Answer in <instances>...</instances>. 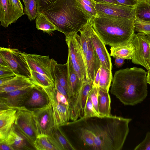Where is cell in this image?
Here are the masks:
<instances>
[{
	"mask_svg": "<svg viewBox=\"0 0 150 150\" xmlns=\"http://www.w3.org/2000/svg\"><path fill=\"white\" fill-rule=\"evenodd\" d=\"M146 81L147 83L150 85V72L147 71L146 76Z\"/></svg>",
	"mask_w": 150,
	"mask_h": 150,
	"instance_id": "cell-52",
	"label": "cell"
},
{
	"mask_svg": "<svg viewBox=\"0 0 150 150\" xmlns=\"http://www.w3.org/2000/svg\"><path fill=\"white\" fill-rule=\"evenodd\" d=\"M110 55L116 57L131 60L134 52V47L130 43L128 45L122 46L111 47Z\"/></svg>",
	"mask_w": 150,
	"mask_h": 150,
	"instance_id": "cell-27",
	"label": "cell"
},
{
	"mask_svg": "<svg viewBox=\"0 0 150 150\" xmlns=\"http://www.w3.org/2000/svg\"><path fill=\"white\" fill-rule=\"evenodd\" d=\"M16 75L15 74L0 78V86L6 83L14 78Z\"/></svg>",
	"mask_w": 150,
	"mask_h": 150,
	"instance_id": "cell-47",
	"label": "cell"
},
{
	"mask_svg": "<svg viewBox=\"0 0 150 150\" xmlns=\"http://www.w3.org/2000/svg\"><path fill=\"white\" fill-rule=\"evenodd\" d=\"M8 1L12 9L20 17L25 14L23 5L20 0H8Z\"/></svg>",
	"mask_w": 150,
	"mask_h": 150,
	"instance_id": "cell-38",
	"label": "cell"
},
{
	"mask_svg": "<svg viewBox=\"0 0 150 150\" xmlns=\"http://www.w3.org/2000/svg\"><path fill=\"white\" fill-rule=\"evenodd\" d=\"M134 26L137 32L146 35L150 39V23L135 18L134 20Z\"/></svg>",
	"mask_w": 150,
	"mask_h": 150,
	"instance_id": "cell-35",
	"label": "cell"
},
{
	"mask_svg": "<svg viewBox=\"0 0 150 150\" xmlns=\"http://www.w3.org/2000/svg\"><path fill=\"white\" fill-rule=\"evenodd\" d=\"M91 23L96 32L105 44L111 47L128 45L134 33L133 19L98 15L91 19Z\"/></svg>",
	"mask_w": 150,
	"mask_h": 150,
	"instance_id": "cell-4",
	"label": "cell"
},
{
	"mask_svg": "<svg viewBox=\"0 0 150 150\" xmlns=\"http://www.w3.org/2000/svg\"><path fill=\"white\" fill-rule=\"evenodd\" d=\"M3 140L12 146L14 150L33 149L27 144L26 140L17 131L14 125L7 137Z\"/></svg>",
	"mask_w": 150,
	"mask_h": 150,
	"instance_id": "cell-25",
	"label": "cell"
},
{
	"mask_svg": "<svg viewBox=\"0 0 150 150\" xmlns=\"http://www.w3.org/2000/svg\"><path fill=\"white\" fill-rule=\"evenodd\" d=\"M65 40L68 47V57L79 78L83 83L89 81L80 35L76 34L66 37Z\"/></svg>",
	"mask_w": 150,
	"mask_h": 150,
	"instance_id": "cell-6",
	"label": "cell"
},
{
	"mask_svg": "<svg viewBox=\"0 0 150 150\" xmlns=\"http://www.w3.org/2000/svg\"><path fill=\"white\" fill-rule=\"evenodd\" d=\"M89 37L93 46L101 62V65L112 70L111 59L105 45L98 36L91 23L90 19L86 24Z\"/></svg>",
	"mask_w": 150,
	"mask_h": 150,
	"instance_id": "cell-14",
	"label": "cell"
},
{
	"mask_svg": "<svg viewBox=\"0 0 150 150\" xmlns=\"http://www.w3.org/2000/svg\"><path fill=\"white\" fill-rule=\"evenodd\" d=\"M120 4L131 7H134L138 3L137 0H116Z\"/></svg>",
	"mask_w": 150,
	"mask_h": 150,
	"instance_id": "cell-45",
	"label": "cell"
},
{
	"mask_svg": "<svg viewBox=\"0 0 150 150\" xmlns=\"http://www.w3.org/2000/svg\"><path fill=\"white\" fill-rule=\"evenodd\" d=\"M0 110V141H2L7 137L14 125L17 109L8 108Z\"/></svg>",
	"mask_w": 150,
	"mask_h": 150,
	"instance_id": "cell-19",
	"label": "cell"
},
{
	"mask_svg": "<svg viewBox=\"0 0 150 150\" xmlns=\"http://www.w3.org/2000/svg\"><path fill=\"white\" fill-rule=\"evenodd\" d=\"M0 150H14L10 145L4 140L0 141Z\"/></svg>",
	"mask_w": 150,
	"mask_h": 150,
	"instance_id": "cell-46",
	"label": "cell"
},
{
	"mask_svg": "<svg viewBox=\"0 0 150 150\" xmlns=\"http://www.w3.org/2000/svg\"><path fill=\"white\" fill-rule=\"evenodd\" d=\"M79 32L80 33V36L81 47L85 57L88 50V35L85 25Z\"/></svg>",
	"mask_w": 150,
	"mask_h": 150,
	"instance_id": "cell-37",
	"label": "cell"
},
{
	"mask_svg": "<svg viewBox=\"0 0 150 150\" xmlns=\"http://www.w3.org/2000/svg\"><path fill=\"white\" fill-rule=\"evenodd\" d=\"M77 6L91 19L98 16L95 3L93 0H76Z\"/></svg>",
	"mask_w": 150,
	"mask_h": 150,
	"instance_id": "cell-30",
	"label": "cell"
},
{
	"mask_svg": "<svg viewBox=\"0 0 150 150\" xmlns=\"http://www.w3.org/2000/svg\"><path fill=\"white\" fill-rule=\"evenodd\" d=\"M115 61V65L118 68L121 67L124 63L125 59L116 57Z\"/></svg>",
	"mask_w": 150,
	"mask_h": 150,
	"instance_id": "cell-48",
	"label": "cell"
},
{
	"mask_svg": "<svg viewBox=\"0 0 150 150\" xmlns=\"http://www.w3.org/2000/svg\"><path fill=\"white\" fill-rule=\"evenodd\" d=\"M109 91L98 87V110L100 117L111 116V99Z\"/></svg>",
	"mask_w": 150,
	"mask_h": 150,
	"instance_id": "cell-24",
	"label": "cell"
},
{
	"mask_svg": "<svg viewBox=\"0 0 150 150\" xmlns=\"http://www.w3.org/2000/svg\"><path fill=\"white\" fill-rule=\"evenodd\" d=\"M68 76V69L67 62L63 64L57 63L55 68V80L59 82L65 88L67 93Z\"/></svg>",
	"mask_w": 150,
	"mask_h": 150,
	"instance_id": "cell-28",
	"label": "cell"
},
{
	"mask_svg": "<svg viewBox=\"0 0 150 150\" xmlns=\"http://www.w3.org/2000/svg\"><path fill=\"white\" fill-rule=\"evenodd\" d=\"M54 87L61 94L64 95L67 98L69 103L70 102V99L68 96L67 93L65 89L57 80H55Z\"/></svg>",
	"mask_w": 150,
	"mask_h": 150,
	"instance_id": "cell-43",
	"label": "cell"
},
{
	"mask_svg": "<svg viewBox=\"0 0 150 150\" xmlns=\"http://www.w3.org/2000/svg\"><path fill=\"white\" fill-rule=\"evenodd\" d=\"M42 87L47 94L51 103L55 125L60 126L68 122L70 120L69 105L62 104L57 102L54 86Z\"/></svg>",
	"mask_w": 150,
	"mask_h": 150,
	"instance_id": "cell-13",
	"label": "cell"
},
{
	"mask_svg": "<svg viewBox=\"0 0 150 150\" xmlns=\"http://www.w3.org/2000/svg\"><path fill=\"white\" fill-rule=\"evenodd\" d=\"M98 87L106 89L109 91L112 79V70L101 66Z\"/></svg>",
	"mask_w": 150,
	"mask_h": 150,
	"instance_id": "cell-33",
	"label": "cell"
},
{
	"mask_svg": "<svg viewBox=\"0 0 150 150\" xmlns=\"http://www.w3.org/2000/svg\"><path fill=\"white\" fill-rule=\"evenodd\" d=\"M24 4L27 3L29 0H22Z\"/></svg>",
	"mask_w": 150,
	"mask_h": 150,
	"instance_id": "cell-53",
	"label": "cell"
},
{
	"mask_svg": "<svg viewBox=\"0 0 150 150\" xmlns=\"http://www.w3.org/2000/svg\"><path fill=\"white\" fill-rule=\"evenodd\" d=\"M15 74L9 67L0 66V78Z\"/></svg>",
	"mask_w": 150,
	"mask_h": 150,
	"instance_id": "cell-42",
	"label": "cell"
},
{
	"mask_svg": "<svg viewBox=\"0 0 150 150\" xmlns=\"http://www.w3.org/2000/svg\"><path fill=\"white\" fill-rule=\"evenodd\" d=\"M137 0L139 1V2H142V1H145V0Z\"/></svg>",
	"mask_w": 150,
	"mask_h": 150,
	"instance_id": "cell-55",
	"label": "cell"
},
{
	"mask_svg": "<svg viewBox=\"0 0 150 150\" xmlns=\"http://www.w3.org/2000/svg\"><path fill=\"white\" fill-rule=\"evenodd\" d=\"M30 69L47 77L55 84V68L57 62L49 56L35 54H30L23 52Z\"/></svg>",
	"mask_w": 150,
	"mask_h": 150,
	"instance_id": "cell-9",
	"label": "cell"
},
{
	"mask_svg": "<svg viewBox=\"0 0 150 150\" xmlns=\"http://www.w3.org/2000/svg\"><path fill=\"white\" fill-rule=\"evenodd\" d=\"M55 93L56 98L58 103L65 105H69V102L66 97L62 94L57 91L56 89Z\"/></svg>",
	"mask_w": 150,
	"mask_h": 150,
	"instance_id": "cell-44",
	"label": "cell"
},
{
	"mask_svg": "<svg viewBox=\"0 0 150 150\" xmlns=\"http://www.w3.org/2000/svg\"><path fill=\"white\" fill-rule=\"evenodd\" d=\"M131 42L134 47L132 62L142 65L150 72V39L146 35L138 33L134 34Z\"/></svg>",
	"mask_w": 150,
	"mask_h": 150,
	"instance_id": "cell-8",
	"label": "cell"
},
{
	"mask_svg": "<svg viewBox=\"0 0 150 150\" xmlns=\"http://www.w3.org/2000/svg\"><path fill=\"white\" fill-rule=\"evenodd\" d=\"M38 134H50L56 126L52 104L32 110Z\"/></svg>",
	"mask_w": 150,
	"mask_h": 150,
	"instance_id": "cell-10",
	"label": "cell"
},
{
	"mask_svg": "<svg viewBox=\"0 0 150 150\" xmlns=\"http://www.w3.org/2000/svg\"><path fill=\"white\" fill-rule=\"evenodd\" d=\"M145 1L150 4V0H145Z\"/></svg>",
	"mask_w": 150,
	"mask_h": 150,
	"instance_id": "cell-54",
	"label": "cell"
},
{
	"mask_svg": "<svg viewBox=\"0 0 150 150\" xmlns=\"http://www.w3.org/2000/svg\"><path fill=\"white\" fill-rule=\"evenodd\" d=\"M147 74L144 70L136 67L116 71L112 80L111 93L125 105L141 103L148 95Z\"/></svg>",
	"mask_w": 150,
	"mask_h": 150,
	"instance_id": "cell-2",
	"label": "cell"
},
{
	"mask_svg": "<svg viewBox=\"0 0 150 150\" xmlns=\"http://www.w3.org/2000/svg\"><path fill=\"white\" fill-rule=\"evenodd\" d=\"M134 9L136 18L150 23V4L145 1L139 2Z\"/></svg>",
	"mask_w": 150,
	"mask_h": 150,
	"instance_id": "cell-29",
	"label": "cell"
},
{
	"mask_svg": "<svg viewBox=\"0 0 150 150\" xmlns=\"http://www.w3.org/2000/svg\"><path fill=\"white\" fill-rule=\"evenodd\" d=\"M95 117H100V116L95 109L91 98L88 95L85 105L84 116L83 117L88 118Z\"/></svg>",
	"mask_w": 150,
	"mask_h": 150,
	"instance_id": "cell-36",
	"label": "cell"
},
{
	"mask_svg": "<svg viewBox=\"0 0 150 150\" xmlns=\"http://www.w3.org/2000/svg\"><path fill=\"white\" fill-rule=\"evenodd\" d=\"M134 150H150V132H147L144 140L134 149Z\"/></svg>",
	"mask_w": 150,
	"mask_h": 150,
	"instance_id": "cell-41",
	"label": "cell"
},
{
	"mask_svg": "<svg viewBox=\"0 0 150 150\" xmlns=\"http://www.w3.org/2000/svg\"><path fill=\"white\" fill-rule=\"evenodd\" d=\"M98 87L93 86L90 91L88 95L91 98L95 109L99 114L98 110Z\"/></svg>",
	"mask_w": 150,
	"mask_h": 150,
	"instance_id": "cell-40",
	"label": "cell"
},
{
	"mask_svg": "<svg viewBox=\"0 0 150 150\" xmlns=\"http://www.w3.org/2000/svg\"><path fill=\"white\" fill-rule=\"evenodd\" d=\"M30 71L31 77L30 79L34 84L42 87L55 86L54 83L47 77L37 71Z\"/></svg>",
	"mask_w": 150,
	"mask_h": 150,
	"instance_id": "cell-32",
	"label": "cell"
},
{
	"mask_svg": "<svg viewBox=\"0 0 150 150\" xmlns=\"http://www.w3.org/2000/svg\"><path fill=\"white\" fill-rule=\"evenodd\" d=\"M93 86V84L89 81L83 83L78 93L70 98L69 103L70 120L75 121L83 117L87 99Z\"/></svg>",
	"mask_w": 150,
	"mask_h": 150,
	"instance_id": "cell-11",
	"label": "cell"
},
{
	"mask_svg": "<svg viewBox=\"0 0 150 150\" xmlns=\"http://www.w3.org/2000/svg\"><path fill=\"white\" fill-rule=\"evenodd\" d=\"M100 69L98 71L94 81L93 83V86L98 87L100 80Z\"/></svg>",
	"mask_w": 150,
	"mask_h": 150,
	"instance_id": "cell-50",
	"label": "cell"
},
{
	"mask_svg": "<svg viewBox=\"0 0 150 150\" xmlns=\"http://www.w3.org/2000/svg\"><path fill=\"white\" fill-rule=\"evenodd\" d=\"M14 126L17 131L34 148L38 134L32 110L24 106L17 108Z\"/></svg>",
	"mask_w": 150,
	"mask_h": 150,
	"instance_id": "cell-5",
	"label": "cell"
},
{
	"mask_svg": "<svg viewBox=\"0 0 150 150\" xmlns=\"http://www.w3.org/2000/svg\"><path fill=\"white\" fill-rule=\"evenodd\" d=\"M24 5V13L31 21L35 20L38 15L37 6L35 0H29Z\"/></svg>",
	"mask_w": 150,
	"mask_h": 150,
	"instance_id": "cell-34",
	"label": "cell"
},
{
	"mask_svg": "<svg viewBox=\"0 0 150 150\" xmlns=\"http://www.w3.org/2000/svg\"><path fill=\"white\" fill-rule=\"evenodd\" d=\"M48 136L57 150H76L60 127L56 126Z\"/></svg>",
	"mask_w": 150,
	"mask_h": 150,
	"instance_id": "cell-20",
	"label": "cell"
},
{
	"mask_svg": "<svg viewBox=\"0 0 150 150\" xmlns=\"http://www.w3.org/2000/svg\"><path fill=\"white\" fill-rule=\"evenodd\" d=\"M95 3L100 4L111 3L121 5L118 3L116 0H93Z\"/></svg>",
	"mask_w": 150,
	"mask_h": 150,
	"instance_id": "cell-49",
	"label": "cell"
},
{
	"mask_svg": "<svg viewBox=\"0 0 150 150\" xmlns=\"http://www.w3.org/2000/svg\"><path fill=\"white\" fill-rule=\"evenodd\" d=\"M41 13L66 37L77 34L91 19L77 6L76 0H58Z\"/></svg>",
	"mask_w": 150,
	"mask_h": 150,
	"instance_id": "cell-3",
	"label": "cell"
},
{
	"mask_svg": "<svg viewBox=\"0 0 150 150\" xmlns=\"http://www.w3.org/2000/svg\"><path fill=\"white\" fill-rule=\"evenodd\" d=\"M69 127L73 132L75 134L79 143L81 144V149L93 150L94 146V140L91 132L85 128L75 121L68 122L61 125Z\"/></svg>",
	"mask_w": 150,
	"mask_h": 150,
	"instance_id": "cell-17",
	"label": "cell"
},
{
	"mask_svg": "<svg viewBox=\"0 0 150 150\" xmlns=\"http://www.w3.org/2000/svg\"><path fill=\"white\" fill-rule=\"evenodd\" d=\"M20 18L11 7L8 0H0V25L7 27Z\"/></svg>",
	"mask_w": 150,
	"mask_h": 150,
	"instance_id": "cell-23",
	"label": "cell"
},
{
	"mask_svg": "<svg viewBox=\"0 0 150 150\" xmlns=\"http://www.w3.org/2000/svg\"><path fill=\"white\" fill-rule=\"evenodd\" d=\"M31 87L0 93V110L8 108L17 109L22 106Z\"/></svg>",
	"mask_w": 150,
	"mask_h": 150,
	"instance_id": "cell-15",
	"label": "cell"
},
{
	"mask_svg": "<svg viewBox=\"0 0 150 150\" xmlns=\"http://www.w3.org/2000/svg\"><path fill=\"white\" fill-rule=\"evenodd\" d=\"M129 118L109 116L81 118L75 120L90 131L94 140V150H121L129 132Z\"/></svg>",
	"mask_w": 150,
	"mask_h": 150,
	"instance_id": "cell-1",
	"label": "cell"
},
{
	"mask_svg": "<svg viewBox=\"0 0 150 150\" xmlns=\"http://www.w3.org/2000/svg\"><path fill=\"white\" fill-rule=\"evenodd\" d=\"M85 26L88 35V50L85 58L88 79L93 84L96 74L101 66V62L93 46L86 25Z\"/></svg>",
	"mask_w": 150,
	"mask_h": 150,
	"instance_id": "cell-18",
	"label": "cell"
},
{
	"mask_svg": "<svg viewBox=\"0 0 150 150\" xmlns=\"http://www.w3.org/2000/svg\"><path fill=\"white\" fill-rule=\"evenodd\" d=\"M49 102V97L42 88L35 85L30 89L22 106L32 110L43 107Z\"/></svg>",
	"mask_w": 150,
	"mask_h": 150,
	"instance_id": "cell-16",
	"label": "cell"
},
{
	"mask_svg": "<svg viewBox=\"0 0 150 150\" xmlns=\"http://www.w3.org/2000/svg\"><path fill=\"white\" fill-rule=\"evenodd\" d=\"M36 28L38 30H42L44 33L51 34L53 32L58 31L57 27L43 13H38L35 19Z\"/></svg>",
	"mask_w": 150,
	"mask_h": 150,
	"instance_id": "cell-26",
	"label": "cell"
},
{
	"mask_svg": "<svg viewBox=\"0 0 150 150\" xmlns=\"http://www.w3.org/2000/svg\"><path fill=\"white\" fill-rule=\"evenodd\" d=\"M35 85L29 79L16 75L6 83L0 86V93L25 89L32 87Z\"/></svg>",
	"mask_w": 150,
	"mask_h": 150,
	"instance_id": "cell-21",
	"label": "cell"
},
{
	"mask_svg": "<svg viewBox=\"0 0 150 150\" xmlns=\"http://www.w3.org/2000/svg\"><path fill=\"white\" fill-rule=\"evenodd\" d=\"M95 4L98 15L120 17L134 20L136 18L134 7L111 3Z\"/></svg>",
	"mask_w": 150,
	"mask_h": 150,
	"instance_id": "cell-12",
	"label": "cell"
},
{
	"mask_svg": "<svg viewBox=\"0 0 150 150\" xmlns=\"http://www.w3.org/2000/svg\"><path fill=\"white\" fill-rule=\"evenodd\" d=\"M67 62L68 69L67 93L70 100L79 92L83 83L75 72L69 57Z\"/></svg>",
	"mask_w": 150,
	"mask_h": 150,
	"instance_id": "cell-22",
	"label": "cell"
},
{
	"mask_svg": "<svg viewBox=\"0 0 150 150\" xmlns=\"http://www.w3.org/2000/svg\"><path fill=\"white\" fill-rule=\"evenodd\" d=\"M38 13H41L58 0H35Z\"/></svg>",
	"mask_w": 150,
	"mask_h": 150,
	"instance_id": "cell-39",
	"label": "cell"
},
{
	"mask_svg": "<svg viewBox=\"0 0 150 150\" xmlns=\"http://www.w3.org/2000/svg\"><path fill=\"white\" fill-rule=\"evenodd\" d=\"M34 147L37 150H57L49 139L48 135L43 134L37 136Z\"/></svg>",
	"mask_w": 150,
	"mask_h": 150,
	"instance_id": "cell-31",
	"label": "cell"
},
{
	"mask_svg": "<svg viewBox=\"0 0 150 150\" xmlns=\"http://www.w3.org/2000/svg\"><path fill=\"white\" fill-rule=\"evenodd\" d=\"M0 66L9 67L6 61L3 57L1 54H0Z\"/></svg>",
	"mask_w": 150,
	"mask_h": 150,
	"instance_id": "cell-51",
	"label": "cell"
},
{
	"mask_svg": "<svg viewBox=\"0 0 150 150\" xmlns=\"http://www.w3.org/2000/svg\"><path fill=\"white\" fill-rule=\"evenodd\" d=\"M0 54L7 62L9 68L16 75L30 79V69L23 52L15 48L0 47Z\"/></svg>",
	"mask_w": 150,
	"mask_h": 150,
	"instance_id": "cell-7",
	"label": "cell"
}]
</instances>
